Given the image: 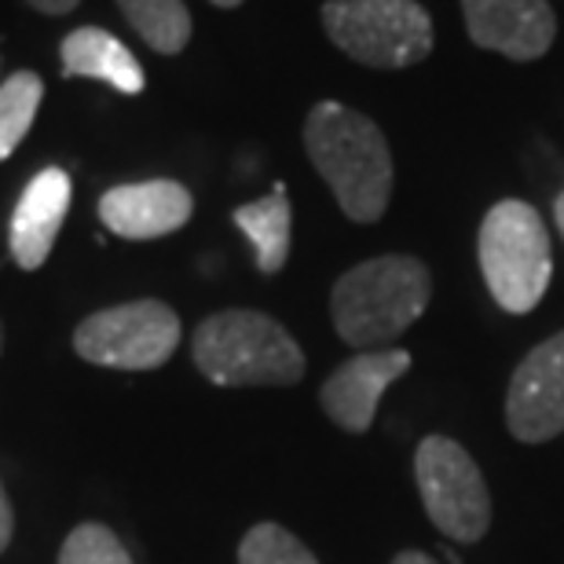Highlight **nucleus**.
Returning <instances> with one entry per match:
<instances>
[{
    "label": "nucleus",
    "instance_id": "f257e3e1",
    "mask_svg": "<svg viewBox=\"0 0 564 564\" xmlns=\"http://www.w3.org/2000/svg\"><path fill=\"white\" fill-rule=\"evenodd\" d=\"M304 151L348 220L375 224L392 198V151L375 121L345 104H315L304 121Z\"/></svg>",
    "mask_w": 564,
    "mask_h": 564
},
{
    "label": "nucleus",
    "instance_id": "f03ea898",
    "mask_svg": "<svg viewBox=\"0 0 564 564\" xmlns=\"http://www.w3.org/2000/svg\"><path fill=\"white\" fill-rule=\"evenodd\" d=\"M429 297H433V275L419 257H370L334 282V330L359 352L392 348L400 334H408L422 319Z\"/></svg>",
    "mask_w": 564,
    "mask_h": 564
},
{
    "label": "nucleus",
    "instance_id": "7ed1b4c3",
    "mask_svg": "<svg viewBox=\"0 0 564 564\" xmlns=\"http://www.w3.org/2000/svg\"><path fill=\"white\" fill-rule=\"evenodd\" d=\"M195 367L213 386H297L304 378V352L279 319L253 308H228L198 323L191 337Z\"/></svg>",
    "mask_w": 564,
    "mask_h": 564
},
{
    "label": "nucleus",
    "instance_id": "20e7f679",
    "mask_svg": "<svg viewBox=\"0 0 564 564\" xmlns=\"http://www.w3.org/2000/svg\"><path fill=\"white\" fill-rule=\"evenodd\" d=\"M480 272L495 304L510 315L532 312L554 275L550 235L535 206L521 198L495 202L480 224Z\"/></svg>",
    "mask_w": 564,
    "mask_h": 564
},
{
    "label": "nucleus",
    "instance_id": "39448f33",
    "mask_svg": "<svg viewBox=\"0 0 564 564\" xmlns=\"http://www.w3.org/2000/svg\"><path fill=\"white\" fill-rule=\"evenodd\" d=\"M323 30L348 59L403 70L433 52V15L419 0H326Z\"/></svg>",
    "mask_w": 564,
    "mask_h": 564
},
{
    "label": "nucleus",
    "instance_id": "423d86ee",
    "mask_svg": "<svg viewBox=\"0 0 564 564\" xmlns=\"http://www.w3.org/2000/svg\"><path fill=\"white\" fill-rule=\"evenodd\" d=\"M414 484L440 535L480 543L491 528V491L480 466L458 440L425 436L414 451Z\"/></svg>",
    "mask_w": 564,
    "mask_h": 564
},
{
    "label": "nucleus",
    "instance_id": "0eeeda50",
    "mask_svg": "<svg viewBox=\"0 0 564 564\" xmlns=\"http://www.w3.org/2000/svg\"><path fill=\"white\" fill-rule=\"evenodd\" d=\"M176 345L180 315L154 297L93 312L74 330V352L110 370H158L173 359Z\"/></svg>",
    "mask_w": 564,
    "mask_h": 564
},
{
    "label": "nucleus",
    "instance_id": "6e6552de",
    "mask_svg": "<svg viewBox=\"0 0 564 564\" xmlns=\"http://www.w3.org/2000/svg\"><path fill=\"white\" fill-rule=\"evenodd\" d=\"M506 425L521 444H546L564 433V330L535 345L513 370Z\"/></svg>",
    "mask_w": 564,
    "mask_h": 564
},
{
    "label": "nucleus",
    "instance_id": "1a4fd4ad",
    "mask_svg": "<svg viewBox=\"0 0 564 564\" xmlns=\"http://www.w3.org/2000/svg\"><path fill=\"white\" fill-rule=\"evenodd\" d=\"M462 15L477 48L513 63L543 59L557 37V19L546 0H462Z\"/></svg>",
    "mask_w": 564,
    "mask_h": 564
},
{
    "label": "nucleus",
    "instance_id": "9d476101",
    "mask_svg": "<svg viewBox=\"0 0 564 564\" xmlns=\"http://www.w3.org/2000/svg\"><path fill=\"white\" fill-rule=\"evenodd\" d=\"M411 370L408 348H375V352H359L348 364H341L330 378L323 381L319 403L326 419L341 425L345 433H367L378 419V403L386 389L397 378Z\"/></svg>",
    "mask_w": 564,
    "mask_h": 564
},
{
    "label": "nucleus",
    "instance_id": "9b49d317",
    "mask_svg": "<svg viewBox=\"0 0 564 564\" xmlns=\"http://www.w3.org/2000/svg\"><path fill=\"white\" fill-rule=\"evenodd\" d=\"M191 213H195V198L176 180L118 184L99 198V220H104V228L129 242L173 235L191 220Z\"/></svg>",
    "mask_w": 564,
    "mask_h": 564
},
{
    "label": "nucleus",
    "instance_id": "f8f14e48",
    "mask_svg": "<svg viewBox=\"0 0 564 564\" xmlns=\"http://www.w3.org/2000/svg\"><path fill=\"white\" fill-rule=\"evenodd\" d=\"M70 173L59 165L41 169L37 176L22 187L19 206L8 224V250L22 272H37L52 257V246L59 239L66 209H70Z\"/></svg>",
    "mask_w": 564,
    "mask_h": 564
},
{
    "label": "nucleus",
    "instance_id": "ddd939ff",
    "mask_svg": "<svg viewBox=\"0 0 564 564\" xmlns=\"http://www.w3.org/2000/svg\"><path fill=\"white\" fill-rule=\"evenodd\" d=\"M63 77H88V82H104L126 96H140L147 88L140 59L104 26H77L63 37L59 48Z\"/></svg>",
    "mask_w": 564,
    "mask_h": 564
},
{
    "label": "nucleus",
    "instance_id": "4468645a",
    "mask_svg": "<svg viewBox=\"0 0 564 564\" xmlns=\"http://www.w3.org/2000/svg\"><path fill=\"white\" fill-rule=\"evenodd\" d=\"M235 228H239L253 246L257 268L264 275H279L282 264L290 261V235H293V209L286 198V187L275 184L272 195L246 202L231 213Z\"/></svg>",
    "mask_w": 564,
    "mask_h": 564
},
{
    "label": "nucleus",
    "instance_id": "2eb2a0df",
    "mask_svg": "<svg viewBox=\"0 0 564 564\" xmlns=\"http://www.w3.org/2000/svg\"><path fill=\"white\" fill-rule=\"evenodd\" d=\"M118 11L158 55H180L195 30L184 0H118Z\"/></svg>",
    "mask_w": 564,
    "mask_h": 564
},
{
    "label": "nucleus",
    "instance_id": "dca6fc26",
    "mask_svg": "<svg viewBox=\"0 0 564 564\" xmlns=\"http://www.w3.org/2000/svg\"><path fill=\"white\" fill-rule=\"evenodd\" d=\"M41 99L44 82L33 70H15L8 82H0V162H8L15 147L26 140Z\"/></svg>",
    "mask_w": 564,
    "mask_h": 564
},
{
    "label": "nucleus",
    "instance_id": "f3484780",
    "mask_svg": "<svg viewBox=\"0 0 564 564\" xmlns=\"http://www.w3.org/2000/svg\"><path fill=\"white\" fill-rule=\"evenodd\" d=\"M239 564H319L308 546L282 524H253L239 543Z\"/></svg>",
    "mask_w": 564,
    "mask_h": 564
},
{
    "label": "nucleus",
    "instance_id": "a211bd4d",
    "mask_svg": "<svg viewBox=\"0 0 564 564\" xmlns=\"http://www.w3.org/2000/svg\"><path fill=\"white\" fill-rule=\"evenodd\" d=\"M59 564H132V557L107 524H77L59 550Z\"/></svg>",
    "mask_w": 564,
    "mask_h": 564
},
{
    "label": "nucleus",
    "instance_id": "6ab92c4d",
    "mask_svg": "<svg viewBox=\"0 0 564 564\" xmlns=\"http://www.w3.org/2000/svg\"><path fill=\"white\" fill-rule=\"evenodd\" d=\"M11 532H15V513H11V502H8V495H4V484H0V554L8 550Z\"/></svg>",
    "mask_w": 564,
    "mask_h": 564
},
{
    "label": "nucleus",
    "instance_id": "aec40b11",
    "mask_svg": "<svg viewBox=\"0 0 564 564\" xmlns=\"http://www.w3.org/2000/svg\"><path fill=\"white\" fill-rule=\"evenodd\" d=\"M26 4L33 11H41V15H70L82 0H26Z\"/></svg>",
    "mask_w": 564,
    "mask_h": 564
},
{
    "label": "nucleus",
    "instance_id": "412c9836",
    "mask_svg": "<svg viewBox=\"0 0 564 564\" xmlns=\"http://www.w3.org/2000/svg\"><path fill=\"white\" fill-rule=\"evenodd\" d=\"M392 564H440L436 557H429V554H422V550H403V554H397L392 557ZM455 564V561H451Z\"/></svg>",
    "mask_w": 564,
    "mask_h": 564
},
{
    "label": "nucleus",
    "instance_id": "4be33fe9",
    "mask_svg": "<svg viewBox=\"0 0 564 564\" xmlns=\"http://www.w3.org/2000/svg\"><path fill=\"white\" fill-rule=\"evenodd\" d=\"M554 217H557V228H561V239H564V191H561L557 202H554Z\"/></svg>",
    "mask_w": 564,
    "mask_h": 564
},
{
    "label": "nucleus",
    "instance_id": "5701e85b",
    "mask_svg": "<svg viewBox=\"0 0 564 564\" xmlns=\"http://www.w3.org/2000/svg\"><path fill=\"white\" fill-rule=\"evenodd\" d=\"M209 4H217V8H239L242 0H209Z\"/></svg>",
    "mask_w": 564,
    "mask_h": 564
},
{
    "label": "nucleus",
    "instance_id": "b1692460",
    "mask_svg": "<svg viewBox=\"0 0 564 564\" xmlns=\"http://www.w3.org/2000/svg\"><path fill=\"white\" fill-rule=\"evenodd\" d=\"M0 348H4V330H0Z\"/></svg>",
    "mask_w": 564,
    "mask_h": 564
}]
</instances>
